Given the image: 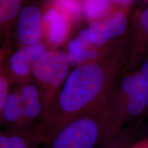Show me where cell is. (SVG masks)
I'll list each match as a JSON object with an SVG mask.
<instances>
[{
  "mask_svg": "<svg viewBox=\"0 0 148 148\" xmlns=\"http://www.w3.org/2000/svg\"><path fill=\"white\" fill-rule=\"evenodd\" d=\"M18 93L23 103V125L29 124L45 112L42 94L38 86L26 82L18 84Z\"/></svg>",
  "mask_w": 148,
  "mask_h": 148,
  "instance_id": "9c48e42d",
  "label": "cell"
},
{
  "mask_svg": "<svg viewBox=\"0 0 148 148\" xmlns=\"http://www.w3.org/2000/svg\"><path fill=\"white\" fill-rule=\"evenodd\" d=\"M9 55V54H8ZM8 55L0 58V118L1 112L6 101L7 97L10 93V82L5 70V61Z\"/></svg>",
  "mask_w": 148,
  "mask_h": 148,
  "instance_id": "9a60e30c",
  "label": "cell"
},
{
  "mask_svg": "<svg viewBox=\"0 0 148 148\" xmlns=\"http://www.w3.org/2000/svg\"><path fill=\"white\" fill-rule=\"evenodd\" d=\"M48 49L45 42L23 46L11 51L5 61V70L11 82L23 84L29 81L34 62Z\"/></svg>",
  "mask_w": 148,
  "mask_h": 148,
  "instance_id": "5b68a950",
  "label": "cell"
},
{
  "mask_svg": "<svg viewBox=\"0 0 148 148\" xmlns=\"http://www.w3.org/2000/svg\"><path fill=\"white\" fill-rule=\"evenodd\" d=\"M132 138V131L127 130L118 133L113 138L106 143L104 148H128L130 142Z\"/></svg>",
  "mask_w": 148,
  "mask_h": 148,
  "instance_id": "e0dca14e",
  "label": "cell"
},
{
  "mask_svg": "<svg viewBox=\"0 0 148 148\" xmlns=\"http://www.w3.org/2000/svg\"><path fill=\"white\" fill-rule=\"evenodd\" d=\"M122 97L116 108H110V123L108 138H114L119 133L123 120L134 119L148 109V81L140 72H136L122 80Z\"/></svg>",
  "mask_w": 148,
  "mask_h": 148,
  "instance_id": "3957f363",
  "label": "cell"
},
{
  "mask_svg": "<svg viewBox=\"0 0 148 148\" xmlns=\"http://www.w3.org/2000/svg\"><path fill=\"white\" fill-rule=\"evenodd\" d=\"M108 86L106 71L100 64H82L69 72L42 117L40 136L52 138L68 122L104 103Z\"/></svg>",
  "mask_w": 148,
  "mask_h": 148,
  "instance_id": "6da1fadb",
  "label": "cell"
},
{
  "mask_svg": "<svg viewBox=\"0 0 148 148\" xmlns=\"http://www.w3.org/2000/svg\"><path fill=\"white\" fill-rule=\"evenodd\" d=\"M0 148H30L25 138L17 134H0Z\"/></svg>",
  "mask_w": 148,
  "mask_h": 148,
  "instance_id": "2e32d148",
  "label": "cell"
},
{
  "mask_svg": "<svg viewBox=\"0 0 148 148\" xmlns=\"http://www.w3.org/2000/svg\"><path fill=\"white\" fill-rule=\"evenodd\" d=\"M0 121L10 127L23 125V103L17 88L10 91L1 112Z\"/></svg>",
  "mask_w": 148,
  "mask_h": 148,
  "instance_id": "30bf717a",
  "label": "cell"
},
{
  "mask_svg": "<svg viewBox=\"0 0 148 148\" xmlns=\"http://www.w3.org/2000/svg\"><path fill=\"white\" fill-rule=\"evenodd\" d=\"M139 31L142 42V49L145 50L148 47V6L140 14Z\"/></svg>",
  "mask_w": 148,
  "mask_h": 148,
  "instance_id": "ac0fdd59",
  "label": "cell"
},
{
  "mask_svg": "<svg viewBox=\"0 0 148 148\" xmlns=\"http://www.w3.org/2000/svg\"><path fill=\"white\" fill-rule=\"evenodd\" d=\"M140 72L148 81V56L146 58L140 66Z\"/></svg>",
  "mask_w": 148,
  "mask_h": 148,
  "instance_id": "ffe728a7",
  "label": "cell"
},
{
  "mask_svg": "<svg viewBox=\"0 0 148 148\" xmlns=\"http://www.w3.org/2000/svg\"><path fill=\"white\" fill-rule=\"evenodd\" d=\"M83 10L90 21L104 17L112 12V4L108 0H82Z\"/></svg>",
  "mask_w": 148,
  "mask_h": 148,
  "instance_id": "4fadbf2b",
  "label": "cell"
},
{
  "mask_svg": "<svg viewBox=\"0 0 148 148\" xmlns=\"http://www.w3.org/2000/svg\"><path fill=\"white\" fill-rule=\"evenodd\" d=\"M127 27L125 14L122 11H114L104 17L90 21L87 29L92 45L101 47L112 38L123 35Z\"/></svg>",
  "mask_w": 148,
  "mask_h": 148,
  "instance_id": "52a82bcc",
  "label": "cell"
},
{
  "mask_svg": "<svg viewBox=\"0 0 148 148\" xmlns=\"http://www.w3.org/2000/svg\"><path fill=\"white\" fill-rule=\"evenodd\" d=\"M90 44L83 41L78 37L70 41L67 54L70 64H79L97 57V52L90 47Z\"/></svg>",
  "mask_w": 148,
  "mask_h": 148,
  "instance_id": "7c38bea8",
  "label": "cell"
},
{
  "mask_svg": "<svg viewBox=\"0 0 148 148\" xmlns=\"http://www.w3.org/2000/svg\"><path fill=\"white\" fill-rule=\"evenodd\" d=\"M128 148H148V138H145L143 140H139L133 145L129 146Z\"/></svg>",
  "mask_w": 148,
  "mask_h": 148,
  "instance_id": "44dd1931",
  "label": "cell"
},
{
  "mask_svg": "<svg viewBox=\"0 0 148 148\" xmlns=\"http://www.w3.org/2000/svg\"><path fill=\"white\" fill-rule=\"evenodd\" d=\"M15 36L21 47L42 42V12L39 7L34 4L22 7L16 18Z\"/></svg>",
  "mask_w": 148,
  "mask_h": 148,
  "instance_id": "8992f818",
  "label": "cell"
},
{
  "mask_svg": "<svg viewBox=\"0 0 148 148\" xmlns=\"http://www.w3.org/2000/svg\"><path fill=\"white\" fill-rule=\"evenodd\" d=\"M11 51H12V48H11L10 42L8 39H6L0 45V58L10 54Z\"/></svg>",
  "mask_w": 148,
  "mask_h": 148,
  "instance_id": "d6986e66",
  "label": "cell"
},
{
  "mask_svg": "<svg viewBox=\"0 0 148 148\" xmlns=\"http://www.w3.org/2000/svg\"><path fill=\"white\" fill-rule=\"evenodd\" d=\"M23 7V0H0V35L8 36L10 25Z\"/></svg>",
  "mask_w": 148,
  "mask_h": 148,
  "instance_id": "8fae6325",
  "label": "cell"
},
{
  "mask_svg": "<svg viewBox=\"0 0 148 148\" xmlns=\"http://www.w3.org/2000/svg\"><path fill=\"white\" fill-rule=\"evenodd\" d=\"M147 138H148V125H147Z\"/></svg>",
  "mask_w": 148,
  "mask_h": 148,
  "instance_id": "603a6c76",
  "label": "cell"
},
{
  "mask_svg": "<svg viewBox=\"0 0 148 148\" xmlns=\"http://www.w3.org/2000/svg\"><path fill=\"white\" fill-rule=\"evenodd\" d=\"M69 19L55 7L46 5L42 12L43 38L51 47H58L65 40L69 32Z\"/></svg>",
  "mask_w": 148,
  "mask_h": 148,
  "instance_id": "ba28073f",
  "label": "cell"
},
{
  "mask_svg": "<svg viewBox=\"0 0 148 148\" xmlns=\"http://www.w3.org/2000/svg\"><path fill=\"white\" fill-rule=\"evenodd\" d=\"M110 2H114L117 4L123 5V6H127L132 3L133 0H108Z\"/></svg>",
  "mask_w": 148,
  "mask_h": 148,
  "instance_id": "7402d4cb",
  "label": "cell"
},
{
  "mask_svg": "<svg viewBox=\"0 0 148 148\" xmlns=\"http://www.w3.org/2000/svg\"><path fill=\"white\" fill-rule=\"evenodd\" d=\"M107 100L93 110L74 118L52 137V148H93L106 132L110 121Z\"/></svg>",
  "mask_w": 148,
  "mask_h": 148,
  "instance_id": "7a4b0ae2",
  "label": "cell"
},
{
  "mask_svg": "<svg viewBox=\"0 0 148 148\" xmlns=\"http://www.w3.org/2000/svg\"><path fill=\"white\" fill-rule=\"evenodd\" d=\"M67 54L60 49H50L42 53L32 66V74L39 84L46 114L69 73ZM43 117V116H42Z\"/></svg>",
  "mask_w": 148,
  "mask_h": 148,
  "instance_id": "277c9868",
  "label": "cell"
},
{
  "mask_svg": "<svg viewBox=\"0 0 148 148\" xmlns=\"http://www.w3.org/2000/svg\"><path fill=\"white\" fill-rule=\"evenodd\" d=\"M46 5L55 7L71 20H75L84 13L82 0H48Z\"/></svg>",
  "mask_w": 148,
  "mask_h": 148,
  "instance_id": "5bb4252c",
  "label": "cell"
}]
</instances>
